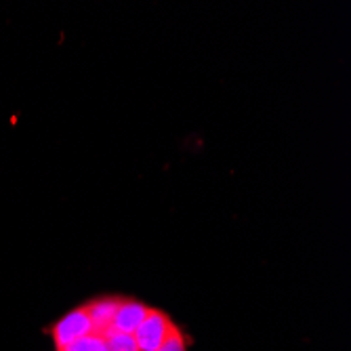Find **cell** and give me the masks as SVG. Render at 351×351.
<instances>
[{
  "mask_svg": "<svg viewBox=\"0 0 351 351\" xmlns=\"http://www.w3.org/2000/svg\"><path fill=\"white\" fill-rule=\"evenodd\" d=\"M158 351H187V339H185V332L181 328H177L171 339L158 349Z\"/></svg>",
  "mask_w": 351,
  "mask_h": 351,
  "instance_id": "6da1fadb",
  "label": "cell"
}]
</instances>
